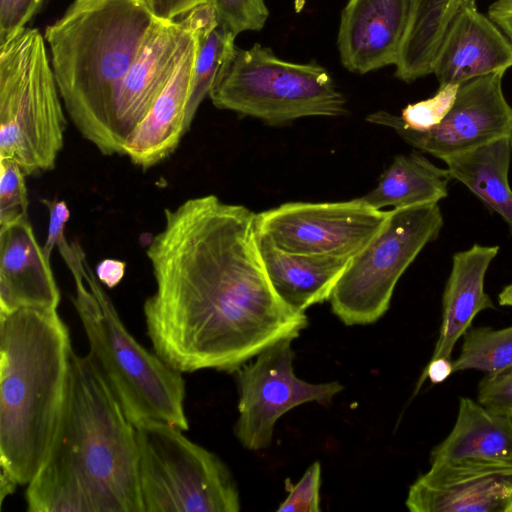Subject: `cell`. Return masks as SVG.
<instances>
[{"label": "cell", "instance_id": "obj_12", "mask_svg": "<svg viewBox=\"0 0 512 512\" xmlns=\"http://www.w3.org/2000/svg\"><path fill=\"white\" fill-rule=\"evenodd\" d=\"M504 74H491L462 83L446 116L427 130L404 126L399 116L379 111L367 121L390 127L411 146L444 160L512 134V107L503 89Z\"/></svg>", "mask_w": 512, "mask_h": 512}, {"label": "cell", "instance_id": "obj_16", "mask_svg": "<svg viewBox=\"0 0 512 512\" xmlns=\"http://www.w3.org/2000/svg\"><path fill=\"white\" fill-rule=\"evenodd\" d=\"M512 67V43L501 29L478 11L463 5L452 18L432 64L439 87L505 74Z\"/></svg>", "mask_w": 512, "mask_h": 512}, {"label": "cell", "instance_id": "obj_37", "mask_svg": "<svg viewBox=\"0 0 512 512\" xmlns=\"http://www.w3.org/2000/svg\"><path fill=\"white\" fill-rule=\"evenodd\" d=\"M453 373V362L448 358L431 359L424 369L418 383L415 393L418 392L423 382L429 379L433 384H438L446 380Z\"/></svg>", "mask_w": 512, "mask_h": 512}, {"label": "cell", "instance_id": "obj_27", "mask_svg": "<svg viewBox=\"0 0 512 512\" xmlns=\"http://www.w3.org/2000/svg\"><path fill=\"white\" fill-rule=\"evenodd\" d=\"M218 25L235 36L260 31L269 16L264 0H209Z\"/></svg>", "mask_w": 512, "mask_h": 512}, {"label": "cell", "instance_id": "obj_2", "mask_svg": "<svg viewBox=\"0 0 512 512\" xmlns=\"http://www.w3.org/2000/svg\"><path fill=\"white\" fill-rule=\"evenodd\" d=\"M26 486L28 512H144L135 426L87 355L72 354L52 444Z\"/></svg>", "mask_w": 512, "mask_h": 512}, {"label": "cell", "instance_id": "obj_34", "mask_svg": "<svg viewBox=\"0 0 512 512\" xmlns=\"http://www.w3.org/2000/svg\"><path fill=\"white\" fill-rule=\"evenodd\" d=\"M208 0H148L153 13L160 19L174 20Z\"/></svg>", "mask_w": 512, "mask_h": 512}, {"label": "cell", "instance_id": "obj_32", "mask_svg": "<svg viewBox=\"0 0 512 512\" xmlns=\"http://www.w3.org/2000/svg\"><path fill=\"white\" fill-rule=\"evenodd\" d=\"M45 0H0V46L25 29Z\"/></svg>", "mask_w": 512, "mask_h": 512}, {"label": "cell", "instance_id": "obj_5", "mask_svg": "<svg viewBox=\"0 0 512 512\" xmlns=\"http://www.w3.org/2000/svg\"><path fill=\"white\" fill-rule=\"evenodd\" d=\"M57 248L75 282L72 302L88 340L87 356L128 420L188 430L183 373L128 331L78 242L63 239Z\"/></svg>", "mask_w": 512, "mask_h": 512}, {"label": "cell", "instance_id": "obj_38", "mask_svg": "<svg viewBox=\"0 0 512 512\" xmlns=\"http://www.w3.org/2000/svg\"><path fill=\"white\" fill-rule=\"evenodd\" d=\"M498 302L501 306L512 307V283L499 293Z\"/></svg>", "mask_w": 512, "mask_h": 512}, {"label": "cell", "instance_id": "obj_40", "mask_svg": "<svg viewBox=\"0 0 512 512\" xmlns=\"http://www.w3.org/2000/svg\"><path fill=\"white\" fill-rule=\"evenodd\" d=\"M510 142H511V147H512V134L510 136Z\"/></svg>", "mask_w": 512, "mask_h": 512}, {"label": "cell", "instance_id": "obj_35", "mask_svg": "<svg viewBox=\"0 0 512 512\" xmlns=\"http://www.w3.org/2000/svg\"><path fill=\"white\" fill-rule=\"evenodd\" d=\"M125 267V262L120 260L104 259L96 267V276L102 285L113 288L122 280Z\"/></svg>", "mask_w": 512, "mask_h": 512}, {"label": "cell", "instance_id": "obj_30", "mask_svg": "<svg viewBox=\"0 0 512 512\" xmlns=\"http://www.w3.org/2000/svg\"><path fill=\"white\" fill-rule=\"evenodd\" d=\"M321 465L312 463L299 481L288 488L286 499L276 509L278 512L320 511Z\"/></svg>", "mask_w": 512, "mask_h": 512}, {"label": "cell", "instance_id": "obj_6", "mask_svg": "<svg viewBox=\"0 0 512 512\" xmlns=\"http://www.w3.org/2000/svg\"><path fill=\"white\" fill-rule=\"evenodd\" d=\"M44 36L25 28L0 46V158L26 175L50 171L64 145L66 119Z\"/></svg>", "mask_w": 512, "mask_h": 512}, {"label": "cell", "instance_id": "obj_39", "mask_svg": "<svg viewBox=\"0 0 512 512\" xmlns=\"http://www.w3.org/2000/svg\"><path fill=\"white\" fill-rule=\"evenodd\" d=\"M508 512H512V504L510 505Z\"/></svg>", "mask_w": 512, "mask_h": 512}, {"label": "cell", "instance_id": "obj_14", "mask_svg": "<svg viewBox=\"0 0 512 512\" xmlns=\"http://www.w3.org/2000/svg\"><path fill=\"white\" fill-rule=\"evenodd\" d=\"M430 462L451 473L512 475V417L461 397L456 422Z\"/></svg>", "mask_w": 512, "mask_h": 512}, {"label": "cell", "instance_id": "obj_15", "mask_svg": "<svg viewBox=\"0 0 512 512\" xmlns=\"http://www.w3.org/2000/svg\"><path fill=\"white\" fill-rule=\"evenodd\" d=\"M410 10L411 0H349L337 38L342 65L358 74L396 65Z\"/></svg>", "mask_w": 512, "mask_h": 512}, {"label": "cell", "instance_id": "obj_31", "mask_svg": "<svg viewBox=\"0 0 512 512\" xmlns=\"http://www.w3.org/2000/svg\"><path fill=\"white\" fill-rule=\"evenodd\" d=\"M477 401L495 413L512 417V367L483 377Z\"/></svg>", "mask_w": 512, "mask_h": 512}, {"label": "cell", "instance_id": "obj_17", "mask_svg": "<svg viewBox=\"0 0 512 512\" xmlns=\"http://www.w3.org/2000/svg\"><path fill=\"white\" fill-rule=\"evenodd\" d=\"M60 290L28 217L0 225V313L57 310Z\"/></svg>", "mask_w": 512, "mask_h": 512}, {"label": "cell", "instance_id": "obj_3", "mask_svg": "<svg viewBox=\"0 0 512 512\" xmlns=\"http://www.w3.org/2000/svg\"><path fill=\"white\" fill-rule=\"evenodd\" d=\"M159 20L147 0H73L45 29L64 108L79 133L104 155H114L119 87Z\"/></svg>", "mask_w": 512, "mask_h": 512}, {"label": "cell", "instance_id": "obj_29", "mask_svg": "<svg viewBox=\"0 0 512 512\" xmlns=\"http://www.w3.org/2000/svg\"><path fill=\"white\" fill-rule=\"evenodd\" d=\"M458 84L439 87L437 93L426 100L408 104L401 112V123L413 130H427L437 125L453 106Z\"/></svg>", "mask_w": 512, "mask_h": 512}, {"label": "cell", "instance_id": "obj_26", "mask_svg": "<svg viewBox=\"0 0 512 512\" xmlns=\"http://www.w3.org/2000/svg\"><path fill=\"white\" fill-rule=\"evenodd\" d=\"M512 367V326L470 328L465 334L460 354L453 361V373L469 369L488 374Z\"/></svg>", "mask_w": 512, "mask_h": 512}, {"label": "cell", "instance_id": "obj_18", "mask_svg": "<svg viewBox=\"0 0 512 512\" xmlns=\"http://www.w3.org/2000/svg\"><path fill=\"white\" fill-rule=\"evenodd\" d=\"M214 15L210 14L203 24ZM198 44L199 32L163 92L127 139L123 155L134 165L148 169L162 162L188 131L187 107Z\"/></svg>", "mask_w": 512, "mask_h": 512}, {"label": "cell", "instance_id": "obj_33", "mask_svg": "<svg viewBox=\"0 0 512 512\" xmlns=\"http://www.w3.org/2000/svg\"><path fill=\"white\" fill-rule=\"evenodd\" d=\"M42 202L49 211L48 232L42 248L45 256L50 259L58 237L64 233L65 225L70 218V210L63 200L43 199Z\"/></svg>", "mask_w": 512, "mask_h": 512}, {"label": "cell", "instance_id": "obj_11", "mask_svg": "<svg viewBox=\"0 0 512 512\" xmlns=\"http://www.w3.org/2000/svg\"><path fill=\"white\" fill-rule=\"evenodd\" d=\"M390 210L360 198L341 202H289L256 214L260 235L292 253L353 258L383 228Z\"/></svg>", "mask_w": 512, "mask_h": 512}, {"label": "cell", "instance_id": "obj_9", "mask_svg": "<svg viewBox=\"0 0 512 512\" xmlns=\"http://www.w3.org/2000/svg\"><path fill=\"white\" fill-rule=\"evenodd\" d=\"M443 227L438 204L396 208L383 228L348 264L329 302L346 325L376 322L388 310L396 284Z\"/></svg>", "mask_w": 512, "mask_h": 512}, {"label": "cell", "instance_id": "obj_24", "mask_svg": "<svg viewBox=\"0 0 512 512\" xmlns=\"http://www.w3.org/2000/svg\"><path fill=\"white\" fill-rule=\"evenodd\" d=\"M457 0H411L410 18L395 75L412 82L432 73V64L455 14Z\"/></svg>", "mask_w": 512, "mask_h": 512}, {"label": "cell", "instance_id": "obj_20", "mask_svg": "<svg viewBox=\"0 0 512 512\" xmlns=\"http://www.w3.org/2000/svg\"><path fill=\"white\" fill-rule=\"evenodd\" d=\"M498 252L499 246L474 244L453 255L442 298V322L431 359H451L456 342L471 328L475 316L495 308L484 290V280Z\"/></svg>", "mask_w": 512, "mask_h": 512}, {"label": "cell", "instance_id": "obj_1", "mask_svg": "<svg viewBox=\"0 0 512 512\" xmlns=\"http://www.w3.org/2000/svg\"><path fill=\"white\" fill-rule=\"evenodd\" d=\"M155 291L143 305L153 350L181 373H235L264 349L295 339L305 312L277 294L258 244L256 214L215 195L164 211L146 250Z\"/></svg>", "mask_w": 512, "mask_h": 512}, {"label": "cell", "instance_id": "obj_10", "mask_svg": "<svg viewBox=\"0 0 512 512\" xmlns=\"http://www.w3.org/2000/svg\"><path fill=\"white\" fill-rule=\"evenodd\" d=\"M293 340L272 344L235 372L239 417L234 432L248 450L269 447L276 422L289 410L307 402L330 405L343 390L337 381L315 384L298 378L293 368Z\"/></svg>", "mask_w": 512, "mask_h": 512}, {"label": "cell", "instance_id": "obj_7", "mask_svg": "<svg viewBox=\"0 0 512 512\" xmlns=\"http://www.w3.org/2000/svg\"><path fill=\"white\" fill-rule=\"evenodd\" d=\"M209 98L219 109L269 125L347 114L346 99L324 67L282 60L261 44L235 48Z\"/></svg>", "mask_w": 512, "mask_h": 512}, {"label": "cell", "instance_id": "obj_21", "mask_svg": "<svg viewBox=\"0 0 512 512\" xmlns=\"http://www.w3.org/2000/svg\"><path fill=\"white\" fill-rule=\"evenodd\" d=\"M258 244L273 288L283 301L301 312L329 300L352 259L287 252L259 233Z\"/></svg>", "mask_w": 512, "mask_h": 512}, {"label": "cell", "instance_id": "obj_28", "mask_svg": "<svg viewBox=\"0 0 512 512\" xmlns=\"http://www.w3.org/2000/svg\"><path fill=\"white\" fill-rule=\"evenodd\" d=\"M25 175L16 161L0 158V225L28 217Z\"/></svg>", "mask_w": 512, "mask_h": 512}, {"label": "cell", "instance_id": "obj_13", "mask_svg": "<svg viewBox=\"0 0 512 512\" xmlns=\"http://www.w3.org/2000/svg\"><path fill=\"white\" fill-rule=\"evenodd\" d=\"M214 12L208 0L179 19H160L143 42L116 95L112 141L123 155L127 139L163 92L206 18Z\"/></svg>", "mask_w": 512, "mask_h": 512}, {"label": "cell", "instance_id": "obj_41", "mask_svg": "<svg viewBox=\"0 0 512 512\" xmlns=\"http://www.w3.org/2000/svg\"><path fill=\"white\" fill-rule=\"evenodd\" d=\"M148 1V0H147Z\"/></svg>", "mask_w": 512, "mask_h": 512}, {"label": "cell", "instance_id": "obj_4", "mask_svg": "<svg viewBox=\"0 0 512 512\" xmlns=\"http://www.w3.org/2000/svg\"><path fill=\"white\" fill-rule=\"evenodd\" d=\"M73 352L57 310L0 313V472L18 485L34 478L49 452Z\"/></svg>", "mask_w": 512, "mask_h": 512}, {"label": "cell", "instance_id": "obj_36", "mask_svg": "<svg viewBox=\"0 0 512 512\" xmlns=\"http://www.w3.org/2000/svg\"><path fill=\"white\" fill-rule=\"evenodd\" d=\"M488 17L512 43V0H497L488 10Z\"/></svg>", "mask_w": 512, "mask_h": 512}, {"label": "cell", "instance_id": "obj_19", "mask_svg": "<svg viewBox=\"0 0 512 512\" xmlns=\"http://www.w3.org/2000/svg\"><path fill=\"white\" fill-rule=\"evenodd\" d=\"M412 512H508L512 475L458 474L432 468L409 488Z\"/></svg>", "mask_w": 512, "mask_h": 512}, {"label": "cell", "instance_id": "obj_25", "mask_svg": "<svg viewBox=\"0 0 512 512\" xmlns=\"http://www.w3.org/2000/svg\"><path fill=\"white\" fill-rule=\"evenodd\" d=\"M235 38L234 34L218 25L215 15L201 27L187 107L186 125L188 130L200 104L209 96L230 60L236 48Z\"/></svg>", "mask_w": 512, "mask_h": 512}, {"label": "cell", "instance_id": "obj_23", "mask_svg": "<svg viewBox=\"0 0 512 512\" xmlns=\"http://www.w3.org/2000/svg\"><path fill=\"white\" fill-rule=\"evenodd\" d=\"M511 150L510 137H505L443 161L451 178L499 214L512 232Z\"/></svg>", "mask_w": 512, "mask_h": 512}, {"label": "cell", "instance_id": "obj_8", "mask_svg": "<svg viewBox=\"0 0 512 512\" xmlns=\"http://www.w3.org/2000/svg\"><path fill=\"white\" fill-rule=\"evenodd\" d=\"M144 512H238L240 496L228 466L159 421L135 425Z\"/></svg>", "mask_w": 512, "mask_h": 512}, {"label": "cell", "instance_id": "obj_22", "mask_svg": "<svg viewBox=\"0 0 512 512\" xmlns=\"http://www.w3.org/2000/svg\"><path fill=\"white\" fill-rule=\"evenodd\" d=\"M450 179L447 168L434 165L419 153L400 154L360 200L375 209L438 204L448 196Z\"/></svg>", "mask_w": 512, "mask_h": 512}]
</instances>
